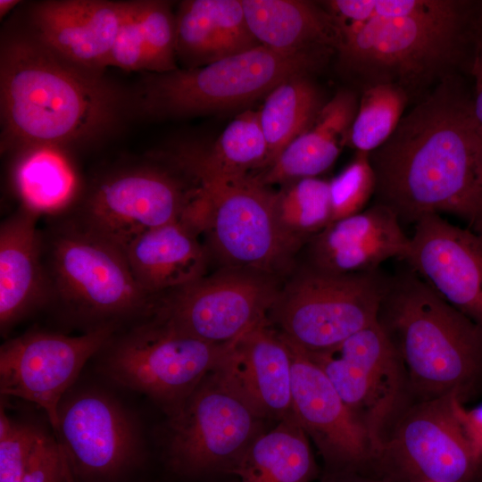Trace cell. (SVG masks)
<instances>
[{
    "instance_id": "obj_1",
    "label": "cell",
    "mask_w": 482,
    "mask_h": 482,
    "mask_svg": "<svg viewBox=\"0 0 482 482\" xmlns=\"http://www.w3.org/2000/svg\"><path fill=\"white\" fill-rule=\"evenodd\" d=\"M467 78L439 85L369 153L375 203L401 223L452 214L482 235L480 127Z\"/></svg>"
},
{
    "instance_id": "obj_2",
    "label": "cell",
    "mask_w": 482,
    "mask_h": 482,
    "mask_svg": "<svg viewBox=\"0 0 482 482\" xmlns=\"http://www.w3.org/2000/svg\"><path fill=\"white\" fill-rule=\"evenodd\" d=\"M123 104L104 74L63 59L30 29L2 38V151L97 139L117 123Z\"/></svg>"
},
{
    "instance_id": "obj_3",
    "label": "cell",
    "mask_w": 482,
    "mask_h": 482,
    "mask_svg": "<svg viewBox=\"0 0 482 482\" xmlns=\"http://www.w3.org/2000/svg\"><path fill=\"white\" fill-rule=\"evenodd\" d=\"M338 30V66L361 91L393 85L416 104L445 81L470 77L482 0H424L410 14Z\"/></svg>"
},
{
    "instance_id": "obj_4",
    "label": "cell",
    "mask_w": 482,
    "mask_h": 482,
    "mask_svg": "<svg viewBox=\"0 0 482 482\" xmlns=\"http://www.w3.org/2000/svg\"><path fill=\"white\" fill-rule=\"evenodd\" d=\"M378 322L397 352L418 399L482 393V328L411 269L389 277Z\"/></svg>"
},
{
    "instance_id": "obj_5",
    "label": "cell",
    "mask_w": 482,
    "mask_h": 482,
    "mask_svg": "<svg viewBox=\"0 0 482 482\" xmlns=\"http://www.w3.org/2000/svg\"><path fill=\"white\" fill-rule=\"evenodd\" d=\"M54 219L41 230L48 305L83 333L151 318L159 295L140 287L123 251Z\"/></svg>"
},
{
    "instance_id": "obj_6",
    "label": "cell",
    "mask_w": 482,
    "mask_h": 482,
    "mask_svg": "<svg viewBox=\"0 0 482 482\" xmlns=\"http://www.w3.org/2000/svg\"><path fill=\"white\" fill-rule=\"evenodd\" d=\"M206 195L202 232L226 267L275 276L296 251L282 233L275 215L276 192L252 175L222 172L187 149L174 156Z\"/></svg>"
},
{
    "instance_id": "obj_7",
    "label": "cell",
    "mask_w": 482,
    "mask_h": 482,
    "mask_svg": "<svg viewBox=\"0 0 482 482\" xmlns=\"http://www.w3.org/2000/svg\"><path fill=\"white\" fill-rule=\"evenodd\" d=\"M330 57L285 54L260 46L204 66L150 73L142 85V110L157 117H183L242 106L282 81L320 71Z\"/></svg>"
},
{
    "instance_id": "obj_8",
    "label": "cell",
    "mask_w": 482,
    "mask_h": 482,
    "mask_svg": "<svg viewBox=\"0 0 482 482\" xmlns=\"http://www.w3.org/2000/svg\"><path fill=\"white\" fill-rule=\"evenodd\" d=\"M455 396L411 398L382 433L378 475L395 482H482V455L462 420Z\"/></svg>"
},
{
    "instance_id": "obj_9",
    "label": "cell",
    "mask_w": 482,
    "mask_h": 482,
    "mask_svg": "<svg viewBox=\"0 0 482 482\" xmlns=\"http://www.w3.org/2000/svg\"><path fill=\"white\" fill-rule=\"evenodd\" d=\"M389 277L380 270L337 274L309 266L278 291L269 313L292 344L324 353L377 321Z\"/></svg>"
},
{
    "instance_id": "obj_10",
    "label": "cell",
    "mask_w": 482,
    "mask_h": 482,
    "mask_svg": "<svg viewBox=\"0 0 482 482\" xmlns=\"http://www.w3.org/2000/svg\"><path fill=\"white\" fill-rule=\"evenodd\" d=\"M229 345L211 344L149 318L110 339L99 352V370L112 382L145 395L170 417Z\"/></svg>"
},
{
    "instance_id": "obj_11",
    "label": "cell",
    "mask_w": 482,
    "mask_h": 482,
    "mask_svg": "<svg viewBox=\"0 0 482 482\" xmlns=\"http://www.w3.org/2000/svg\"><path fill=\"white\" fill-rule=\"evenodd\" d=\"M199 189L178 171L143 163L101 178L55 218L123 251L141 234L184 219Z\"/></svg>"
},
{
    "instance_id": "obj_12",
    "label": "cell",
    "mask_w": 482,
    "mask_h": 482,
    "mask_svg": "<svg viewBox=\"0 0 482 482\" xmlns=\"http://www.w3.org/2000/svg\"><path fill=\"white\" fill-rule=\"evenodd\" d=\"M262 420L214 368L168 417L167 463L175 473L188 478L231 474L263 431Z\"/></svg>"
},
{
    "instance_id": "obj_13",
    "label": "cell",
    "mask_w": 482,
    "mask_h": 482,
    "mask_svg": "<svg viewBox=\"0 0 482 482\" xmlns=\"http://www.w3.org/2000/svg\"><path fill=\"white\" fill-rule=\"evenodd\" d=\"M278 291L272 275L226 267L159 295L151 318L195 338L229 345L268 318Z\"/></svg>"
},
{
    "instance_id": "obj_14",
    "label": "cell",
    "mask_w": 482,
    "mask_h": 482,
    "mask_svg": "<svg viewBox=\"0 0 482 482\" xmlns=\"http://www.w3.org/2000/svg\"><path fill=\"white\" fill-rule=\"evenodd\" d=\"M305 353L368 432L376 453L387 424L411 396L403 362L378 320L329 351Z\"/></svg>"
},
{
    "instance_id": "obj_15",
    "label": "cell",
    "mask_w": 482,
    "mask_h": 482,
    "mask_svg": "<svg viewBox=\"0 0 482 482\" xmlns=\"http://www.w3.org/2000/svg\"><path fill=\"white\" fill-rule=\"evenodd\" d=\"M55 434L74 482H114L142 452L141 434L130 412L98 389L63 396Z\"/></svg>"
},
{
    "instance_id": "obj_16",
    "label": "cell",
    "mask_w": 482,
    "mask_h": 482,
    "mask_svg": "<svg viewBox=\"0 0 482 482\" xmlns=\"http://www.w3.org/2000/svg\"><path fill=\"white\" fill-rule=\"evenodd\" d=\"M119 331L103 328L69 336L30 330L0 347V392L36 403L46 413L54 431L58 406L86 362Z\"/></svg>"
},
{
    "instance_id": "obj_17",
    "label": "cell",
    "mask_w": 482,
    "mask_h": 482,
    "mask_svg": "<svg viewBox=\"0 0 482 482\" xmlns=\"http://www.w3.org/2000/svg\"><path fill=\"white\" fill-rule=\"evenodd\" d=\"M283 337L292 356V413L318 449L323 472L376 473L375 448L368 432L323 370Z\"/></svg>"
},
{
    "instance_id": "obj_18",
    "label": "cell",
    "mask_w": 482,
    "mask_h": 482,
    "mask_svg": "<svg viewBox=\"0 0 482 482\" xmlns=\"http://www.w3.org/2000/svg\"><path fill=\"white\" fill-rule=\"evenodd\" d=\"M438 295L482 328V235L440 215L414 224L405 258Z\"/></svg>"
},
{
    "instance_id": "obj_19",
    "label": "cell",
    "mask_w": 482,
    "mask_h": 482,
    "mask_svg": "<svg viewBox=\"0 0 482 482\" xmlns=\"http://www.w3.org/2000/svg\"><path fill=\"white\" fill-rule=\"evenodd\" d=\"M262 420L292 415V356L266 318L232 342L215 367Z\"/></svg>"
},
{
    "instance_id": "obj_20",
    "label": "cell",
    "mask_w": 482,
    "mask_h": 482,
    "mask_svg": "<svg viewBox=\"0 0 482 482\" xmlns=\"http://www.w3.org/2000/svg\"><path fill=\"white\" fill-rule=\"evenodd\" d=\"M126 2L52 0L33 4L30 30L70 62L104 74Z\"/></svg>"
},
{
    "instance_id": "obj_21",
    "label": "cell",
    "mask_w": 482,
    "mask_h": 482,
    "mask_svg": "<svg viewBox=\"0 0 482 482\" xmlns=\"http://www.w3.org/2000/svg\"><path fill=\"white\" fill-rule=\"evenodd\" d=\"M410 241L397 216L375 203L314 236L310 240V266L337 274L371 272L388 259L404 261Z\"/></svg>"
},
{
    "instance_id": "obj_22",
    "label": "cell",
    "mask_w": 482,
    "mask_h": 482,
    "mask_svg": "<svg viewBox=\"0 0 482 482\" xmlns=\"http://www.w3.org/2000/svg\"><path fill=\"white\" fill-rule=\"evenodd\" d=\"M40 215L20 205L0 227V329L48 305V281L43 262Z\"/></svg>"
},
{
    "instance_id": "obj_23",
    "label": "cell",
    "mask_w": 482,
    "mask_h": 482,
    "mask_svg": "<svg viewBox=\"0 0 482 482\" xmlns=\"http://www.w3.org/2000/svg\"><path fill=\"white\" fill-rule=\"evenodd\" d=\"M199 233L194 221L185 217L131 241L123 253L140 287L158 296L204 277L208 253L198 240Z\"/></svg>"
},
{
    "instance_id": "obj_24",
    "label": "cell",
    "mask_w": 482,
    "mask_h": 482,
    "mask_svg": "<svg viewBox=\"0 0 482 482\" xmlns=\"http://www.w3.org/2000/svg\"><path fill=\"white\" fill-rule=\"evenodd\" d=\"M241 0H187L176 14V54L186 69L260 46Z\"/></svg>"
},
{
    "instance_id": "obj_25",
    "label": "cell",
    "mask_w": 482,
    "mask_h": 482,
    "mask_svg": "<svg viewBox=\"0 0 482 482\" xmlns=\"http://www.w3.org/2000/svg\"><path fill=\"white\" fill-rule=\"evenodd\" d=\"M250 31L265 47L285 54L336 55L340 35L322 4L241 0Z\"/></svg>"
},
{
    "instance_id": "obj_26",
    "label": "cell",
    "mask_w": 482,
    "mask_h": 482,
    "mask_svg": "<svg viewBox=\"0 0 482 482\" xmlns=\"http://www.w3.org/2000/svg\"><path fill=\"white\" fill-rule=\"evenodd\" d=\"M359 104L355 90L339 89L312 126L292 141L267 169L253 175L261 184H287L328 170L347 145Z\"/></svg>"
},
{
    "instance_id": "obj_27",
    "label": "cell",
    "mask_w": 482,
    "mask_h": 482,
    "mask_svg": "<svg viewBox=\"0 0 482 482\" xmlns=\"http://www.w3.org/2000/svg\"><path fill=\"white\" fill-rule=\"evenodd\" d=\"M318 473L310 438L293 413L259 434L231 472L238 482H312Z\"/></svg>"
},
{
    "instance_id": "obj_28",
    "label": "cell",
    "mask_w": 482,
    "mask_h": 482,
    "mask_svg": "<svg viewBox=\"0 0 482 482\" xmlns=\"http://www.w3.org/2000/svg\"><path fill=\"white\" fill-rule=\"evenodd\" d=\"M12 181L21 205L40 216H57L77 198V176L62 148L36 145L20 150Z\"/></svg>"
},
{
    "instance_id": "obj_29",
    "label": "cell",
    "mask_w": 482,
    "mask_h": 482,
    "mask_svg": "<svg viewBox=\"0 0 482 482\" xmlns=\"http://www.w3.org/2000/svg\"><path fill=\"white\" fill-rule=\"evenodd\" d=\"M326 102L307 75L287 79L269 92L258 111L268 147L265 169L292 141L312 126Z\"/></svg>"
},
{
    "instance_id": "obj_30",
    "label": "cell",
    "mask_w": 482,
    "mask_h": 482,
    "mask_svg": "<svg viewBox=\"0 0 482 482\" xmlns=\"http://www.w3.org/2000/svg\"><path fill=\"white\" fill-rule=\"evenodd\" d=\"M277 222L296 249L331 223L329 182L307 178L285 184L276 192Z\"/></svg>"
},
{
    "instance_id": "obj_31",
    "label": "cell",
    "mask_w": 482,
    "mask_h": 482,
    "mask_svg": "<svg viewBox=\"0 0 482 482\" xmlns=\"http://www.w3.org/2000/svg\"><path fill=\"white\" fill-rule=\"evenodd\" d=\"M185 148L211 167L235 175H252L254 170H264L268 162L259 113L253 110L241 112L229 122L211 148Z\"/></svg>"
},
{
    "instance_id": "obj_32",
    "label": "cell",
    "mask_w": 482,
    "mask_h": 482,
    "mask_svg": "<svg viewBox=\"0 0 482 482\" xmlns=\"http://www.w3.org/2000/svg\"><path fill=\"white\" fill-rule=\"evenodd\" d=\"M410 104L406 93L393 85H378L362 91L347 145L370 153L396 129Z\"/></svg>"
},
{
    "instance_id": "obj_33",
    "label": "cell",
    "mask_w": 482,
    "mask_h": 482,
    "mask_svg": "<svg viewBox=\"0 0 482 482\" xmlns=\"http://www.w3.org/2000/svg\"><path fill=\"white\" fill-rule=\"evenodd\" d=\"M142 30L145 71L165 73L177 67L176 15L165 1H137Z\"/></svg>"
},
{
    "instance_id": "obj_34",
    "label": "cell",
    "mask_w": 482,
    "mask_h": 482,
    "mask_svg": "<svg viewBox=\"0 0 482 482\" xmlns=\"http://www.w3.org/2000/svg\"><path fill=\"white\" fill-rule=\"evenodd\" d=\"M328 182L331 222L363 211L375 192L369 153L356 152L353 160Z\"/></svg>"
},
{
    "instance_id": "obj_35",
    "label": "cell",
    "mask_w": 482,
    "mask_h": 482,
    "mask_svg": "<svg viewBox=\"0 0 482 482\" xmlns=\"http://www.w3.org/2000/svg\"><path fill=\"white\" fill-rule=\"evenodd\" d=\"M43 429L12 420L0 410V482H21Z\"/></svg>"
},
{
    "instance_id": "obj_36",
    "label": "cell",
    "mask_w": 482,
    "mask_h": 482,
    "mask_svg": "<svg viewBox=\"0 0 482 482\" xmlns=\"http://www.w3.org/2000/svg\"><path fill=\"white\" fill-rule=\"evenodd\" d=\"M124 71H145V57L137 1H127V6L109 54L108 67Z\"/></svg>"
},
{
    "instance_id": "obj_37",
    "label": "cell",
    "mask_w": 482,
    "mask_h": 482,
    "mask_svg": "<svg viewBox=\"0 0 482 482\" xmlns=\"http://www.w3.org/2000/svg\"><path fill=\"white\" fill-rule=\"evenodd\" d=\"M21 482H74L58 441L44 430L31 454Z\"/></svg>"
},
{
    "instance_id": "obj_38",
    "label": "cell",
    "mask_w": 482,
    "mask_h": 482,
    "mask_svg": "<svg viewBox=\"0 0 482 482\" xmlns=\"http://www.w3.org/2000/svg\"><path fill=\"white\" fill-rule=\"evenodd\" d=\"M473 85V106L476 118L482 126V39L478 45L471 68Z\"/></svg>"
},
{
    "instance_id": "obj_39",
    "label": "cell",
    "mask_w": 482,
    "mask_h": 482,
    "mask_svg": "<svg viewBox=\"0 0 482 482\" xmlns=\"http://www.w3.org/2000/svg\"><path fill=\"white\" fill-rule=\"evenodd\" d=\"M461 415L470 437L482 455V403L471 410L463 406Z\"/></svg>"
},
{
    "instance_id": "obj_40",
    "label": "cell",
    "mask_w": 482,
    "mask_h": 482,
    "mask_svg": "<svg viewBox=\"0 0 482 482\" xmlns=\"http://www.w3.org/2000/svg\"><path fill=\"white\" fill-rule=\"evenodd\" d=\"M320 482H395L373 472H322Z\"/></svg>"
},
{
    "instance_id": "obj_41",
    "label": "cell",
    "mask_w": 482,
    "mask_h": 482,
    "mask_svg": "<svg viewBox=\"0 0 482 482\" xmlns=\"http://www.w3.org/2000/svg\"><path fill=\"white\" fill-rule=\"evenodd\" d=\"M20 2L17 0H1L0 1V16L3 18L9 11H11Z\"/></svg>"
},
{
    "instance_id": "obj_42",
    "label": "cell",
    "mask_w": 482,
    "mask_h": 482,
    "mask_svg": "<svg viewBox=\"0 0 482 482\" xmlns=\"http://www.w3.org/2000/svg\"><path fill=\"white\" fill-rule=\"evenodd\" d=\"M479 158H480V167H481V170H482V126L480 127V154H479Z\"/></svg>"
}]
</instances>
